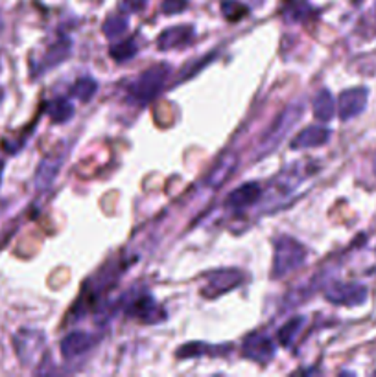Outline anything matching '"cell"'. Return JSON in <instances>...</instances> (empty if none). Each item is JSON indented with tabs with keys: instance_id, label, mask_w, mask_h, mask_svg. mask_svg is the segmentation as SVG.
Returning <instances> with one entry per match:
<instances>
[{
	"instance_id": "23",
	"label": "cell",
	"mask_w": 376,
	"mask_h": 377,
	"mask_svg": "<svg viewBox=\"0 0 376 377\" xmlns=\"http://www.w3.org/2000/svg\"><path fill=\"white\" fill-rule=\"evenodd\" d=\"M127 28H129V20L124 15H111L104 23V33L109 39L122 37Z\"/></svg>"
},
{
	"instance_id": "9",
	"label": "cell",
	"mask_w": 376,
	"mask_h": 377,
	"mask_svg": "<svg viewBox=\"0 0 376 377\" xmlns=\"http://www.w3.org/2000/svg\"><path fill=\"white\" fill-rule=\"evenodd\" d=\"M127 313L129 315H135L141 321L148 322V324H155V322H163L166 318V313L160 309L159 304L153 300V297L150 294H141V297L133 300L127 308Z\"/></svg>"
},
{
	"instance_id": "16",
	"label": "cell",
	"mask_w": 376,
	"mask_h": 377,
	"mask_svg": "<svg viewBox=\"0 0 376 377\" xmlns=\"http://www.w3.org/2000/svg\"><path fill=\"white\" fill-rule=\"evenodd\" d=\"M61 155H50L47 159H42V162L39 164L37 173H35V188L37 190H47L48 186H52L54 179L57 177V172L61 168Z\"/></svg>"
},
{
	"instance_id": "25",
	"label": "cell",
	"mask_w": 376,
	"mask_h": 377,
	"mask_svg": "<svg viewBox=\"0 0 376 377\" xmlns=\"http://www.w3.org/2000/svg\"><path fill=\"white\" fill-rule=\"evenodd\" d=\"M221 10H223V15H225L229 20H238L247 13L245 6H242L240 2H236V0H223Z\"/></svg>"
},
{
	"instance_id": "8",
	"label": "cell",
	"mask_w": 376,
	"mask_h": 377,
	"mask_svg": "<svg viewBox=\"0 0 376 377\" xmlns=\"http://www.w3.org/2000/svg\"><path fill=\"white\" fill-rule=\"evenodd\" d=\"M242 352H244V357L251 359L254 363H269V361H273L275 354H277V346H275V342L268 335L251 333L244 340Z\"/></svg>"
},
{
	"instance_id": "10",
	"label": "cell",
	"mask_w": 376,
	"mask_h": 377,
	"mask_svg": "<svg viewBox=\"0 0 376 377\" xmlns=\"http://www.w3.org/2000/svg\"><path fill=\"white\" fill-rule=\"evenodd\" d=\"M310 173H314V169L308 168L306 162H299L295 164L293 168L286 169L278 175V179L275 181V188L273 191H277L281 196H290L292 191H295L297 188L301 186V182L305 181Z\"/></svg>"
},
{
	"instance_id": "20",
	"label": "cell",
	"mask_w": 376,
	"mask_h": 377,
	"mask_svg": "<svg viewBox=\"0 0 376 377\" xmlns=\"http://www.w3.org/2000/svg\"><path fill=\"white\" fill-rule=\"evenodd\" d=\"M305 324H306L305 317H295L292 318V321H288L286 324L278 330L277 333L278 342H281L282 346H292L293 340L299 337V333H301L302 328H305Z\"/></svg>"
},
{
	"instance_id": "21",
	"label": "cell",
	"mask_w": 376,
	"mask_h": 377,
	"mask_svg": "<svg viewBox=\"0 0 376 377\" xmlns=\"http://www.w3.org/2000/svg\"><path fill=\"white\" fill-rule=\"evenodd\" d=\"M109 54L117 63H126V61L133 59L136 54V42L133 39H126V41L114 42L113 47L109 48Z\"/></svg>"
},
{
	"instance_id": "2",
	"label": "cell",
	"mask_w": 376,
	"mask_h": 377,
	"mask_svg": "<svg viewBox=\"0 0 376 377\" xmlns=\"http://www.w3.org/2000/svg\"><path fill=\"white\" fill-rule=\"evenodd\" d=\"M302 111H305L302 103H292V105H288V107L278 114L277 120L273 121L271 127L266 131V135H264L262 140H260V148L259 151H257V159L268 157L269 153H273V151L278 148V144L286 138L288 133L292 131V127L302 118Z\"/></svg>"
},
{
	"instance_id": "32",
	"label": "cell",
	"mask_w": 376,
	"mask_h": 377,
	"mask_svg": "<svg viewBox=\"0 0 376 377\" xmlns=\"http://www.w3.org/2000/svg\"><path fill=\"white\" fill-rule=\"evenodd\" d=\"M375 17H376V6H375Z\"/></svg>"
},
{
	"instance_id": "4",
	"label": "cell",
	"mask_w": 376,
	"mask_h": 377,
	"mask_svg": "<svg viewBox=\"0 0 376 377\" xmlns=\"http://www.w3.org/2000/svg\"><path fill=\"white\" fill-rule=\"evenodd\" d=\"M15 354L24 366L37 368L41 366L47 355V337L39 330L23 328L13 337Z\"/></svg>"
},
{
	"instance_id": "27",
	"label": "cell",
	"mask_w": 376,
	"mask_h": 377,
	"mask_svg": "<svg viewBox=\"0 0 376 377\" xmlns=\"http://www.w3.org/2000/svg\"><path fill=\"white\" fill-rule=\"evenodd\" d=\"M148 0H124V8L129 11H141Z\"/></svg>"
},
{
	"instance_id": "6",
	"label": "cell",
	"mask_w": 376,
	"mask_h": 377,
	"mask_svg": "<svg viewBox=\"0 0 376 377\" xmlns=\"http://www.w3.org/2000/svg\"><path fill=\"white\" fill-rule=\"evenodd\" d=\"M324 297H327V300L339 304V306H362L367 300V287L362 284L336 282L330 287H327Z\"/></svg>"
},
{
	"instance_id": "7",
	"label": "cell",
	"mask_w": 376,
	"mask_h": 377,
	"mask_svg": "<svg viewBox=\"0 0 376 377\" xmlns=\"http://www.w3.org/2000/svg\"><path fill=\"white\" fill-rule=\"evenodd\" d=\"M367 96L369 90L365 87H354V89L343 90L338 98V114L341 120H351L362 114L367 107Z\"/></svg>"
},
{
	"instance_id": "24",
	"label": "cell",
	"mask_w": 376,
	"mask_h": 377,
	"mask_svg": "<svg viewBox=\"0 0 376 377\" xmlns=\"http://www.w3.org/2000/svg\"><path fill=\"white\" fill-rule=\"evenodd\" d=\"M208 354H221L220 349H214V346L203 345V342H188V345L181 346L177 349V357H199V355H208Z\"/></svg>"
},
{
	"instance_id": "11",
	"label": "cell",
	"mask_w": 376,
	"mask_h": 377,
	"mask_svg": "<svg viewBox=\"0 0 376 377\" xmlns=\"http://www.w3.org/2000/svg\"><path fill=\"white\" fill-rule=\"evenodd\" d=\"M260 197H262V188L257 182H247V184H242V186L230 191L225 201V206L238 212V210H245L247 206H253Z\"/></svg>"
},
{
	"instance_id": "26",
	"label": "cell",
	"mask_w": 376,
	"mask_h": 377,
	"mask_svg": "<svg viewBox=\"0 0 376 377\" xmlns=\"http://www.w3.org/2000/svg\"><path fill=\"white\" fill-rule=\"evenodd\" d=\"M188 6V0H165L163 2V11L166 15H174L184 11V8Z\"/></svg>"
},
{
	"instance_id": "12",
	"label": "cell",
	"mask_w": 376,
	"mask_h": 377,
	"mask_svg": "<svg viewBox=\"0 0 376 377\" xmlns=\"http://www.w3.org/2000/svg\"><path fill=\"white\" fill-rule=\"evenodd\" d=\"M332 133L330 129L323 126H310L302 129L295 138L290 142V148L295 149V151H301V149H312V148H319V145H324L330 140Z\"/></svg>"
},
{
	"instance_id": "29",
	"label": "cell",
	"mask_w": 376,
	"mask_h": 377,
	"mask_svg": "<svg viewBox=\"0 0 376 377\" xmlns=\"http://www.w3.org/2000/svg\"><path fill=\"white\" fill-rule=\"evenodd\" d=\"M372 172H375V175H376V155H375V159H372Z\"/></svg>"
},
{
	"instance_id": "22",
	"label": "cell",
	"mask_w": 376,
	"mask_h": 377,
	"mask_svg": "<svg viewBox=\"0 0 376 377\" xmlns=\"http://www.w3.org/2000/svg\"><path fill=\"white\" fill-rule=\"evenodd\" d=\"M96 90H98V83L93 78H80V80L72 85L71 96L81 100V102H89L94 94H96Z\"/></svg>"
},
{
	"instance_id": "30",
	"label": "cell",
	"mask_w": 376,
	"mask_h": 377,
	"mask_svg": "<svg viewBox=\"0 0 376 377\" xmlns=\"http://www.w3.org/2000/svg\"><path fill=\"white\" fill-rule=\"evenodd\" d=\"M2 26H4V24H2V17H0V32H2Z\"/></svg>"
},
{
	"instance_id": "13",
	"label": "cell",
	"mask_w": 376,
	"mask_h": 377,
	"mask_svg": "<svg viewBox=\"0 0 376 377\" xmlns=\"http://www.w3.org/2000/svg\"><path fill=\"white\" fill-rule=\"evenodd\" d=\"M192 26H174V28H168L160 33L157 47H159L160 50H174V48L187 47L188 42H192Z\"/></svg>"
},
{
	"instance_id": "14",
	"label": "cell",
	"mask_w": 376,
	"mask_h": 377,
	"mask_svg": "<svg viewBox=\"0 0 376 377\" xmlns=\"http://www.w3.org/2000/svg\"><path fill=\"white\" fill-rule=\"evenodd\" d=\"M94 345V337H90L89 333H83V331H72L66 337H63L61 340V354L63 357L72 359L78 357V355H83L85 352H89Z\"/></svg>"
},
{
	"instance_id": "18",
	"label": "cell",
	"mask_w": 376,
	"mask_h": 377,
	"mask_svg": "<svg viewBox=\"0 0 376 377\" xmlns=\"http://www.w3.org/2000/svg\"><path fill=\"white\" fill-rule=\"evenodd\" d=\"M72 50V42L69 39H61L57 41L54 47L48 48L47 56H45V61H42V68H50L54 65H59L66 57L71 56Z\"/></svg>"
},
{
	"instance_id": "19",
	"label": "cell",
	"mask_w": 376,
	"mask_h": 377,
	"mask_svg": "<svg viewBox=\"0 0 376 377\" xmlns=\"http://www.w3.org/2000/svg\"><path fill=\"white\" fill-rule=\"evenodd\" d=\"M47 112L52 121H56V124H65V121L71 120L72 114H74V107H72L71 100L57 98L54 100L52 103H48Z\"/></svg>"
},
{
	"instance_id": "31",
	"label": "cell",
	"mask_w": 376,
	"mask_h": 377,
	"mask_svg": "<svg viewBox=\"0 0 376 377\" xmlns=\"http://www.w3.org/2000/svg\"><path fill=\"white\" fill-rule=\"evenodd\" d=\"M0 98H2V89H0Z\"/></svg>"
},
{
	"instance_id": "28",
	"label": "cell",
	"mask_w": 376,
	"mask_h": 377,
	"mask_svg": "<svg viewBox=\"0 0 376 377\" xmlns=\"http://www.w3.org/2000/svg\"><path fill=\"white\" fill-rule=\"evenodd\" d=\"M2 172H4V160L0 159V181H2Z\"/></svg>"
},
{
	"instance_id": "3",
	"label": "cell",
	"mask_w": 376,
	"mask_h": 377,
	"mask_svg": "<svg viewBox=\"0 0 376 377\" xmlns=\"http://www.w3.org/2000/svg\"><path fill=\"white\" fill-rule=\"evenodd\" d=\"M170 68L168 65H157L148 68L146 72H142L141 76H136L131 83L127 85V94L129 100L136 105H146L151 100L157 98L159 92L165 87L166 80H168Z\"/></svg>"
},
{
	"instance_id": "5",
	"label": "cell",
	"mask_w": 376,
	"mask_h": 377,
	"mask_svg": "<svg viewBox=\"0 0 376 377\" xmlns=\"http://www.w3.org/2000/svg\"><path fill=\"white\" fill-rule=\"evenodd\" d=\"M244 282L240 270L236 269H220L208 275L207 285L203 287L201 294L205 298H218L221 294L229 293L230 289L238 287Z\"/></svg>"
},
{
	"instance_id": "17",
	"label": "cell",
	"mask_w": 376,
	"mask_h": 377,
	"mask_svg": "<svg viewBox=\"0 0 376 377\" xmlns=\"http://www.w3.org/2000/svg\"><path fill=\"white\" fill-rule=\"evenodd\" d=\"M312 109H314V116L321 121H330L336 114V103L330 90L323 89L315 94L314 102H312Z\"/></svg>"
},
{
	"instance_id": "15",
	"label": "cell",
	"mask_w": 376,
	"mask_h": 377,
	"mask_svg": "<svg viewBox=\"0 0 376 377\" xmlns=\"http://www.w3.org/2000/svg\"><path fill=\"white\" fill-rule=\"evenodd\" d=\"M236 164H238V157L233 153H225L221 157L220 160L216 162V166L211 169V173L207 175L205 182H207V186L211 188H220L227 179L233 175V172L236 169Z\"/></svg>"
},
{
	"instance_id": "1",
	"label": "cell",
	"mask_w": 376,
	"mask_h": 377,
	"mask_svg": "<svg viewBox=\"0 0 376 377\" xmlns=\"http://www.w3.org/2000/svg\"><path fill=\"white\" fill-rule=\"evenodd\" d=\"M306 252L305 245L297 241L292 236H278L275 239V256H273L271 275L273 278H284L293 270L305 265Z\"/></svg>"
}]
</instances>
